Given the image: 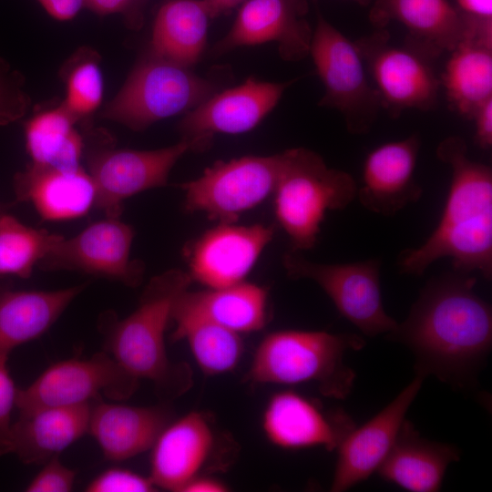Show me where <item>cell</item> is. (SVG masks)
Returning a JSON list of instances; mask_svg holds the SVG:
<instances>
[{"instance_id":"8fae6325","label":"cell","mask_w":492,"mask_h":492,"mask_svg":"<svg viewBox=\"0 0 492 492\" xmlns=\"http://www.w3.org/2000/svg\"><path fill=\"white\" fill-rule=\"evenodd\" d=\"M139 380L106 351L85 359H67L46 368L29 386L18 389L19 412L44 406L91 404L103 394L120 401L129 398Z\"/></svg>"},{"instance_id":"30bf717a","label":"cell","mask_w":492,"mask_h":492,"mask_svg":"<svg viewBox=\"0 0 492 492\" xmlns=\"http://www.w3.org/2000/svg\"><path fill=\"white\" fill-rule=\"evenodd\" d=\"M282 263L290 278L317 283L341 315L364 334L389 333L397 326V322L384 309L379 260L318 263L305 259L299 251H291L283 256Z\"/></svg>"},{"instance_id":"7402d4cb","label":"cell","mask_w":492,"mask_h":492,"mask_svg":"<svg viewBox=\"0 0 492 492\" xmlns=\"http://www.w3.org/2000/svg\"><path fill=\"white\" fill-rule=\"evenodd\" d=\"M170 421L164 406H135L99 402L91 405L89 433L104 456L124 461L151 449Z\"/></svg>"},{"instance_id":"cb8c5ba5","label":"cell","mask_w":492,"mask_h":492,"mask_svg":"<svg viewBox=\"0 0 492 492\" xmlns=\"http://www.w3.org/2000/svg\"><path fill=\"white\" fill-rule=\"evenodd\" d=\"M14 183L16 200L31 202L46 220L78 218L95 203L93 181L81 167L63 169L30 163Z\"/></svg>"},{"instance_id":"484cf974","label":"cell","mask_w":492,"mask_h":492,"mask_svg":"<svg viewBox=\"0 0 492 492\" xmlns=\"http://www.w3.org/2000/svg\"><path fill=\"white\" fill-rule=\"evenodd\" d=\"M84 288L1 292L0 354L44 334Z\"/></svg>"},{"instance_id":"7c38bea8","label":"cell","mask_w":492,"mask_h":492,"mask_svg":"<svg viewBox=\"0 0 492 492\" xmlns=\"http://www.w3.org/2000/svg\"><path fill=\"white\" fill-rule=\"evenodd\" d=\"M381 108L393 118L407 109L427 111L437 101L440 80L425 54L391 44L385 32L355 42Z\"/></svg>"},{"instance_id":"f1b7e54d","label":"cell","mask_w":492,"mask_h":492,"mask_svg":"<svg viewBox=\"0 0 492 492\" xmlns=\"http://www.w3.org/2000/svg\"><path fill=\"white\" fill-rule=\"evenodd\" d=\"M449 53L440 85L451 108L471 119L492 97V42L468 36Z\"/></svg>"},{"instance_id":"8d00e7d4","label":"cell","mask_w":492,"mask_h":492,"mask_svg":"<svg viewBox=\"0 0 492 492\" xmlns=\"http://www.w3.org/2000/svg\"><path fill=\"white\" fill-rule=\"evenodd\" d=\"M76 480V472L56 456L46 463L26 487L28 492H68Z\"/></svg>"},{"instance_id":"ee69618b","label":"cell","mask_w":492,"mask_h":492,"mask_svg":"<svg viewBox=\"0 0 492 492\" xmlns=\"http://www.w3.org/2000/svg\"><path fill=\"white\" fill-rule=\"evenodd\" d=\"M2 212H4V211H3L2 206L0 205V214H1Z\"/></svg>"},{"instance_id":"d590c367","label":"cell","mask_w":492,"mask_h":492,"mask_svg":"<svg viewBox=\"0 0 492 492\" xmlns=\"http://www.w3.org/2000/svg\"><path fill=\"white\" fill-rule=\"evenodd\" d=\"M7 359L8 355L0 354V456L12 453L11 415L18 391L8 371Z\"/></svg>"},{"instance_id":"e0dca14e","label":"cell","mask_w":492,"mask_h":492,"mask_svg":"<svg viewBox=\"0 0 492 492\" xmlns=\"http://www.w3.org/2000/svg\"><path fill=\"white\" fill-rule=\"evenodd\" d=\"M355 426L343 409L326 412L293 390L274 393L262 413L261 427L270 443L283 449L323 447L335 450Z\"/></svg>"},{"instance_id":"7bdbcfd3","label":"cell","mask_w":492,"mask_h":492,"mask_svg":"<svg viewBox=\"0 0 492 492\" xmlns=\"http://www.w3.org/2000/svg\"><path fill=\"white\" fill-rule=\"evenodd\" d=\"M211 18L226 14L244 0H203Z\"/></svg>"},{"instance_id":"d6986e66","label":"cell","mask_w":492,"mask_h":492,"mask_svg":"<svg viewBox=\"0 0 492 492\" xmlns=\"http://www.w3.org/2000/svg\"><path fill=\"white\" fill-rule=\"evenodd\" d=\"M217 437L210 417L191 411L169 423L151 447L149 477L157 488L181 492L202 475L215 452Z\"/></svg>"},{"instance_id":"e575fe53","label":"cell","mask_w":492,"mask_h":492,"mask_svg":"<svg viewBox=\"0 0 492 492\" xmlns=\"http://www.w3.org/2000/svg\"><path fill=\"white\" fill-rule=\"evenodd\" d=\"M157 490L149 477L119 467L103 471L86 487V491L88 492H152Z\"/></svg>"},{"instance_id":"1f68e13d","label":"cell","mask_w":492,"mask_h":492,"mask_svg":"<svg viewBox=\"0 0 492 492\" xmlns=\"http://www.w3.org/2000/svg\"><path fill=\"white\" fill-rule=\"evenodd\" d=\"M62 236L30 228L14 216L0 214V275L27 278Z\"/></svg>"},{"instance_id":"603a6c76","label":"cell","mask_w":492,"mask_h":492,"mask_svg":"<svg viewBox=\"0 0 492 492\" xmlns=\"http://www.w3.org/2000/svg\"><path fill=\"white\" fill-rule=\"evenodd\" d=\"M91 404L44 406L19 412L12 453L27 465L44 464L87 433Z\"/></svg>"},{"instance_id":"ffe728a7","label":"cell","mask_w":492,"mask_h":492,"mask_svg":"<svg viewBox=\"0 0 492 492\" xmlns=\"http://www.w3.org/2000/svg\"><path fill=\"white\" fill-rule=\"evenodd\" d=\"M419 148L420 138L413 134L369 152L356 193L363 207L390 217L421 198L423 190L415 179Z\"/></svg>"},{"instance_id":"83f0119b","label":"cell","mask_w":492,"mask_h":492,"mask_svg":"<svg viewBox=\"0 0 492 492\" xmlns=\"http://www.w3.org/2000/svg\"><path fill=\"white\" fill-rule=\"evenodd\" d=\"M210 18L203 0H169L156 15L149 51L191 68L205 50Z\"/></svg>"},{"instance_id":"5bb4252c","label":"cell","mask_w":492,"mask_h":492,"mask_svg":"<svg viewBox=\"0 0 492 492\" xmlns=\"http://www.w3.org/2000/svg\"><path fill=\"white\" fill-rule=\"evenodd\" d=\"M272 237L271 226L218 223L186 246L187 272L207 288L241 282Z\"/></svg>"},{"instance_id":"b9f144b4","label":"cell","mask_w":492,"mask_h":492,"mask_svg":"<svg viewBox=\"0 0 492 492\" xmlns=\"http://www.w3.org/2000/svg\"><path fill=\"white\" fill-rule=\"evenodd\" d=\"M229 487L222 481L200 475L190 481L181 492H225Z\"/></svg>"},{"instance_id":"f35d334b","label":"cell","mask_w":492,"mask_h":492,"mask_svg":"<svg viewBox=\"0 0 492 492\" xmlns=\"http://www.w3.org/2000/svg\"><path fill=\"white\" fill-rule=\"evenodd\" d=\"M471 119L475 122V140L483 149L492 146V97L486 100L475 111Z\"/></svg>"},{"instance_id":"9c48e42d","label":"cell","mask_w":492,"mask_h":492,"mask_svg":"<svg viewBox=\"0 0 492 492\" xmlns=\"http://www.w3.org/2000/svg\"><path fill=\"white\" fill-rule=\"evenodd\" d=\"M288 150L218 161L181 185L184 210L203 212L218 223L236 222L272 196L285 169Z\"/></svg>"},{"instance_id":"277c9868","label":"cell","mask_w":492,"mask_h":492,"mask_svg":"<svg viewBox=\"0 0 492 492\" xmlns=\"http://www.w3.org/2000/svg\"><path fill=\"white\" fill-rule=\"evenodd\" d=\"M365 342L354 333L279 330L264 336L252 355L246 379L253 384H315L322 395L346 398L355 373L343 362L347 351Z\"/></svg>"},{"instance_id":"d4e9b609","label":"cell","mask_w":492,"mask_h":492,"mask_svg":"<svg viewBox=\"0 0 492 492\" xmlns=\"http://www.w3.org/2000/svg\"><path fill=\"white\" fill-rule=\"evenodd\" d=\"M459 459L449 444L424 438L413 424L403 422L397 438L377 472L386 482L411 492H436L448 466Z\"/></svg>"},{"instance_id":"52a82bcc","label":"cell","mask_w":492,"mask_h":492,"mask_svg":"<svg viewBox=\"0 0 492 492\" xmlns=\"http://www.w3.org/2000/svg\"><path fill=\"white\" fill-rule=\"evenodd\" d=\"M85 145L87 173L95 187V205L108 218H118L123 200L141 191L162 187L174 165L190 152L208 149L213 137H181L174 145L152 149H116L112 139L88 130Z\"/></svg>"},{"instance_id":"7a4b0ae2","label":"cell","mask_w":492,"mask_h":492,"mask_svg":"<svg viewBox=\"0 0 492 492\" xmlns=\"http://www.w3.org/2000/svg\"><path fill=\"white\" fill-rule=\"evenodd\" d=\"M451 170L443 214L436 230L419 247L400 254L403 273L419 276L436 261L452 259L454 271L492 277V170L471 159L465 140L450 136L436 148Z\"/></svg>"},{"instance_id":"d6a6232c","label":"cell","mask_w":492,"mask_h":492,"mask_svg":"<svg viewBox=\"0 0 492 492\" xmlns=\"http://www.w3.org/2000/svg\"><path fill=\"white\" fill-rule=\"evenodd\" d=\"M61 73L66 87L61 104L77 123H84L98 109L103 99L99 55L91 48L81 47L65 63Z\"/></svg>"},{"instance_id":"4316f807","label":"cell","mask_w":492,"mask_h":492,"mask_svg":"<svg viewBox=\"0 0 492 492\" xmlns=\"http://www.w3.org/2000/svg\"><path fill=\"white\" fill-rule=\"evenodd\" d=\"M180 307L239 334L261 330L268 319V292L245 281L203 291L186 290Z\"/></svg>"},{"instance_id":"ac0fdd59","label":"cell","mask_w":492,"mask_h":492,"mask_svg":"<svg viewBox=\"0 0 492 492\" xmlns=\"http://www.w3.org/2000/svg\"><path fill=\"white\" fill-rule=\"evenodd\" d=\"M296 80L267 82L251 77L236 87L220 89L186 113L179 123V130L182 137L250 131L277 106Z\"/></svg>"},{"instance_id":"5b68a950","label":"cell","mask_w":492,"mask_h":492,"mask_svg":"<svg viewBox=\"0 0 492 492\" xmlns=\"http://www.w3.org/2000/svg\"><path fill=\"white\" fill-rule=\"evenodd\" d=\"M288 150L285 169L272 194L276 220L288 236L292 251L313 248L327 211L343 210L356 198L351 174L329 168L316 152Z\"/></svg>"},{"instance_id":"8992f818","label":"cell","mask_w":492,"mask_h":492,"mask_svg":"<svg viewBox=\"0 0 492 492\" xmlns=\"http://www.w3.org/2000/svg\"><path fill=\"white\" fill-rule=\"evenodd\" d=\"M221 88L218 76H200L149 51L101 117L141 131L159 120L188 113Z\"/></svg>"},{"instance_id":"4dcf8cb0","label":"cell","mask_w":492,"mask_h":492,"mask_svg":"<svg viewBox=\"0 0 492 492\" xmlns=\"http://www.w3.org/2000/svg\"><path fill=\"white\" fill-rule=\"evenodd\" d=\"M171 321L175 323L172 340L187 342L197 365L204 374L220 375L237 367L244 351L241 334L180 307L177 301Z\"/></svg>"},{"instance_id":"60d3db41","label":"cell","mask_w":492,"mask_h":492,"mask_svg":"<svg viewBox=\"0 0 492 492\" xmlns=\"http://www.w3.org/2000/svg\"><path fill=\"white\" fill-rule=\"evenodd\" d=\"M134 2L135 0H84L87 8L101 15L128 12Z\"/></svg>"},{"instance_id":"4fadbf2b","label":"cell","mask_w":492,"mask_h":492,"mask_svg":"<svg viewBox=\"0 0 492 492\" xmlns=\"http://www.w3.org/2000/svg\"><path fill=\"white\" fill-rule=\"evenodd\" d=\"M133 237L130 226L118 218H108L70 239L62 237L38 264L46 270L81 271L138 286L144 266L130 259Z\"/></svg>"},{"instance_id":"ba28073f","label":"cell","mask_w":492,"mask_h":492,"mask_svg":"<svg viewBox=\"0 0 492 492\" xmlns=\"http://www.w3.org/2000/svg\"><path fill=\"white\" fill-rule=\"evenodd\" d=\"M309 55L324 88L319 106L337 110L350 133H368L381 105L356 43L318 15Z\"/></svg>"},{"instance_id":"44dd1931","label":"cell","mask_w":492,"mask_h":492,"mask_svg":"<svg viewBox=\"0 0 492 492\" xmlns=\"http://www.w3.org/2000/svg\"><path fill=\"white\" fill-rule=\"evenodd\" d=\"M370 18L377 26L401 24L416 49L430 57L450 52L474 32L448 0H375Z\"/></svg>"},{"instance_id":"6da1fadb","label":"cell","mask_w":492,"mask_h":492,"mask_svg":"<svg viewBox=\"0 0 492 492\" xmlns=\"http://www.w3.org/2000/svg\"><path fill=\"white\" fill-rule=\"evenodd\" d=\"M476 278L454 271L424 287L407 318L388 333L415 358V374L466 387L492 344V312L475 292Z\"/></svg>"},{"instance_id":"ab89813d","label":"cell","mask_w":492,"mask_h":492,"mask_svg":"<svg viewBox=\"0 0 492 492\" xmlns=\"http://www.w3.org/2000/svg\"><path fill=\"white\" fill-rule=\"evenodd\" d=\"M54 18L67 21L74 18L85 6L84 0H37Z\"/></svg>"},{"instance_id":"3957f363","label":"cell","mask_w":492,"mask_h":492,"mask_svg":"<svg viewBox=\"0 0 492 492\" xmlns=\"http://www.w3.org/2000/svg\"><path fill=\"white\" fill-rule=\"evenodd\" d=\"M192 282L187 272L172 269L153 277L137 308L118 320L113 313L100 322L105 351L133 376L150 381L159 394L175 398L192 385V370L171 361L165 332L179 296Z\"/></svg>"},{"instance_id":"f546056e","label":"cell","mask_w":492,"mask_h":492,"mask_svg":"<svg viewBox=\"0 0 492 492\" xmlns=\"http://www.w3.org/2000/svg\"><path fill=\"white\" fill-rule=\"evenodd\" d=\"M77 123L62 104L35 112L24 125L31 163L63 169L81 167L85 142Z\"/></svg>"},{"instance_id":"2e32d148","label":"cell","mask_w":492,"mask_h":492,"mask_svg":"<svg viewBox=\"0 0 492 492\" xmlns=\"http://www.w3.org/2000/svg\"><path fill=\"white\" fill-rule=\"evenodd\" d=\"M305 12L303 0H247L230 31L214 45L212 54L273 42L282 58L299 61L309 55L313 35Z\"/></svg>"},{"instance_id":"9a60e30c","label":"cell","mask_w":492,"mask_h":492,"mask_svg":"<svg viewBox=\"0 0 492 492\" xmlns=\"http://www.w3.org/2000/svg\"><path fill=\"white\" fill-rule=\"evenodd\" d=\"M424 377H415L379 413L354 426L335 449L337 461L330 490L345 491L376 472L391 451L405 414L421 389Z\"/></svg>"},{"instance_id":"74e56055","label":"cell","mask_w":492,"mask_h":492,"mask_svg":"<svg viewBox=\"0 0 492 492\" xmlns=\"http://www.w3.org/2000/svg\"><path fill=\"white\" fill-rule=\"evenodd\" d=\"M455 7L473 26L492 28V0H455Z\"/></svg>"},{"instance_id":"836d02e7","label":"cell","mask_w":492,"mask_h":492,"mask_svg":"<svg viewBox=\"0 0 492 492\" xmlns=\"http://www.w3.org/2000/svg\"><path fill=\"white\" fill-rule=\"evenodd\" d=\"M24 85V77L0 57V126L15 122L26 114L31 99Z\"/></svg>"}]
</instances>
